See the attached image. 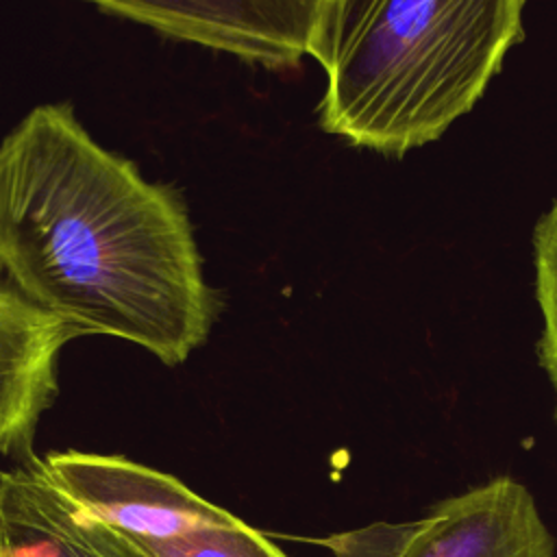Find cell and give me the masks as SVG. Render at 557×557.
I'll return each mask as SVG.
<instances>
[{"label":"cell","mask_w":557,"mask_h":557,"mask_svg":"<svg viewBox=\"0 0 557 557\" xmlns=\"http://www.w3.org/2000/svg\"><path fill=\"white\" fill-rule=\"evenodd\" d=\"M533 263H535V298H537L542 322H544L540 344H537V355L555 392V418H557V200L535 224Z\"/></svg>","instance_id":"obj_8"},{"label":"cell","mask_w":557,"mask_h":557,"mask_svg":"<svg viewBox=\"0 0 557 557\" xmlns=\"http://www.w3.org/2000/svg\"><path fill=\"white\" fill-rule=\"evenodd\" d=\"M57 513L65 542V557H141L111 524L72 503L59 490Z\"/></svg>","instance_id":"obj_9"},{"label":"cell","mask_w":557,"mask_h":557,"mask_svg":"<svg viewBox=\"0 0 557 557\" xmlns=\"http://www.w3.org/2000/svg\"><path fill=\"white\" fill-rule=\"evenodd\" d=\"M41 466L61 494L131 537H170L226 511L178 479L117 455L54 450Z\"/></svg>","instance_id":"obj_4"},{"label":"cell","mask_w":557,"mask_h":557,"mask_svg":"<svg viewBox=\"0 0 557 557\" xmlns=\"http://www.w3.org/2000/svg\"><path fill=\"white\" fill-rule=\"evenodd\" d=\"M524 0H329L311 57L326 74L320 124L403 157L483 96L524 37Z\"/></svg>","instance_id":"obj_2"},{"label":"cell","mask_w":557,"mask_h":557,"mask_svg":"<svg viewBox=\"0 0 557 557\" xmlns=\"http://www.w3.org/2000/svg\"><path fill=\"white\" fill-rule=\"evenodd\" d=\"M0 270L76 337H120L168 366L205 344L215 318L181 198L61 102L35 107L0 141Z\"/></svg>","instance_id":"obj_1"},{"label":"cell","mask_w":557,"mask_h":557,"mask_svg":"<svg viewBox=\"0 0 557 557\" xmlns=\"http://www.w3.org/2000/svg\"><path fill=\"white\" fill-rule=\"evenodd\" d=\"M117 533L141 557H285L274 542L228 511L215 520L194 524L176 535L159 540Z\"/></svg>","instance_id":"obj_7"},{"label":"cell","mask_w":557,"mask_h":557,"mask_svg":"<svg viewBox=\"0 0 557 557\" xmlns=\"http://www.w3.org/2000/svg\"><path fill=\"white\" fill-rule=\"evenodd\" d=\"M389 557H555L531 492L496 476L392 529Z\"/></svg>","instance_id":"obj_5"},{"label":"cell","mask_w":557,"mask_h":557,"mask_svg":"<svg viewBox=\"0 0 557 557\" xmlns=\"http://www.w3.org/2000/svg\"><path fill=\"white\" fill-rule=\"evenodd\" d=\"M74 331L0 278V455L26 459L57 396V361Z\"/></svg>","instance_id":"obj_6"},{"label":"cell","mask_w":557,"mask_h":557,"mask_svg":"<svg viewBox=\"0 0 557 557\" xmlns=\"http://www.w3.org/2000/svg\"><path fill=\"white\" fill-rule=\"evenodd\" d=\"M104 11L148 24L268 67L296 65L311 48L329 0H87Z\"/></svg>","instance_id":"obj_3"}]
</instances>
